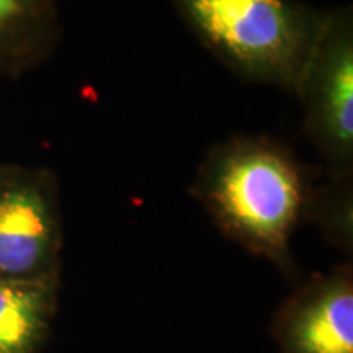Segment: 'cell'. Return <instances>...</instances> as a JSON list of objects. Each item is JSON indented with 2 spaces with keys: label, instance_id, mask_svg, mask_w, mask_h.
Here are the masks:
<instances>
[{
  "label": "cell",
  "instance_id": "1",
  "mask_svg": "<svg viewBox=\"0 0 353 353\" xmlns=\"http://www.w3.org/2000/svg\"><path fill=\"white\" fill-rule=\"evenodd\" d=\"M198 190L228 237L291 270L290 239L307 213V187L288 152L267 141H234L211 156Z\"/></svg>",
  "mask_w": 353,
  "mask_h": 353
},
{
  "label": "cell",
  "instance_id": "2",
  "mask_svg": "<svg viewBox=\"0 0 353 353\" xmlns=\"http://www.w3.org/2000/svg\"><path fill=\"white\" fill-rule=\"evenodd\" d=\"M201 41L257 81L298 88L329 13L296 0H170Z\"/></svg>",
  "mask_w": 353,
  "mask_h": 353
},
{
  "label": "cell",
  "instance_id": "3",
  "mask_svg": "<svg viewBox=\"0 0 353 353\" xmlns=\"http://www.w3.org/2000/svg\"><path fill=\"white\" fill-rule=\"evenodd\" d=\"M298 88L312 139L330 164L345 170L353 154V37L345 10L329 13Z\"/></svg>",
  "mask_w": 353,
  "mask_h": 353
},
{
  "label": "cell",
  "instance_id": "4",
  "mask_svg": "<svg viewBox=\"0 0 353 353\" xmlns=\"http://www.w3.org/2000/svg\"><path fill=\"white\" fill-rule=\"evenodd\" d=\"M59 250V211L50 185L33 175L0 180V278H56Z\"/></svg>",
  "mask_w": 353,
  "mask_h": 353
},
{
  "label": "cell",
  "instance_id": "5",
  "mask_svg": "<svg viewBox=\"0 0 353 353\" xmlns=\"http://www.w3.org/2000/svg\"><path fill=\"white\" fill-rule=\"evenodd\" d=\"M272 334L280 353H353L350 265L314 276L286 299Z\"/></svg>",
  "mask_w": 353,
  "mask_h": 353
},
{
  "label": "cell",
  "instance_id": "6",
  "mask_svg": "<svg viewBox=\"0 0 353 353\" xmlns=\"http://www.w3.org/2000/svg\"><path fill=\"white\" fill-rule=\"evenodd\" d=\"M59 278H0V353H38L50 335Z\"/></svg>",
  "mask_w": 353,
  "mask_h": 353
},
{
  "label": "cell",
  "instance_id": "7",
  "mask_svg": "<svg viewBox=\"0 0 353 353\" xmlns=\"http://www.w3.org/2000/svg\"><path fill=\"white\" fill-rule=\"evenodd\" d=\"M54 15L56 0H0V44L46 32Z\"/></svg>",
  "mask_w": 353,
  "mask_h": 353
}]
</instances>
